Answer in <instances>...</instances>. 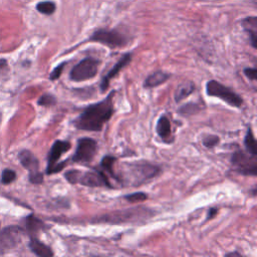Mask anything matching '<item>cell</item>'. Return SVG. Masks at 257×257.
<instances>
[{
  "label": "cell",
  "mask_w": 257,
  "mask_h": 257,
  "mask_svg": "<svg viewBox=\"0 0 257 257\" xmlns=\"http://www.w3.org/2000/svg\"><path fill=\"white\" fill-rule=\"evenodd\" d=\"M115 94L116 92L112 91L105 100L89 106L73 121V126L82 131L101 132L113 113Z\"/></svg>",
  "instance_id": "obj_1"
},
{
  "label": "cell",
  "mask_w": 257,
  "mask_h": 257,
  "mask_svg": "<svg viewBox=\"0 0 257 257\" xmlns=\"http://www.w3.org/2000/svg\"><path fill=\"white\" fill-rule=\"evenodd\" d=\"M160 172V167L149 162L129 163L123 169L119 181L133 187H139L158 176Z\"/></svg>",
  "instance_id": "obj_2"
},
{
  "label": "cell",
  "mask_w": 257,
  "mask_h": 257,
  "mask_svg": "<svg viewBox=\"0 0 257 257\" xmlns=\"http://www.w3.org/2000/svg\"><path fill=\"white\" fill-rule=\"evenodd\" d=\"M65 178L71 184H81L89 187H108L111 188L108 177L103 171H83L70 170L65 174Z\"/></svg>",
  "instance_id": "obj_3"
},
{
  "label": "cell",
  "mask_w": 257,
  "mask_h": 257,
  "mask_svg": "<svg viewBox=\"0 0 257 257\" xmlns=\"http://www.w3.org/2000/svg\"><path fill=\"white\" fill-rule=\"evenodd\" d=\"M206 94L210 97H215L233 108H240L243 105L242 98L230 88L217 80H209L206 83Z\"/></svg>",
  "instance_id": "obj_4"
},
{
  "label": "cell",
  "mask_w": 257,
  "mask_h": 257,
  "mask_svg": "<svg viewBox=\"0 0 257 257\" xmlns=\"http://www.w3.org/2000/svg\"><path fill=\"white\" fill-rule=\"evenodd\" d=\"M153 214L152 211L147 210L146 208H132L124 211L112 212L107 215L102 216L101 218L97 219V222H106V223H128V222H135L140 221L142 219H145L146 217L149 218Z\"/></svg>",
  "instance_id": "obj_5"
},
{
  "label": "cell",
  "mask_w": 257,
  "mask_h": 257,
  "mask_svg": "<svg viewBox=\"0 0 257 257\" xmlns=\"http://www.w3.org/2000/svg\"><path fill=\"white\" fill-rule=\"evenodd\" d=\"M72 148L71 143L68 141L58 140L53 143V145L48 153L47 157V167H46V174H56L60 173L63 169L67 166V162L60 163L61 157L67 153Z\"/></svg>",
  "instance_id": "obj_6"
},
{
  "label": "cell",
  "mask_w": 257,
  "mask_h": 257,
  "mask_svg": "<svg viewBox=\"0 0 257 257\" xmlns=\"http://www.w3.org/2000/svg\"><path fill=\"white\" fill-rule=\"evenodd\" d=\"M231 164L233 170L238 174L244 176H257V158L249 153L242 151L236 152L232 155Z\"/></svg>",
  "instance_id": "obj_7"
},
{
  "label": "cell",
  "mask_w": 257,
  "mask_h": 257,
  "mask_svg": "<svg viewBox=\"0 0 257 257\" xmlns=\"http://www.w3.org/2000/svg\"><path fill=\"white\" fill-rule=\"evenodd\" d=\"M99 67V60L94 58H85L73 68L70 73V78L73 81H83L91 79L97 75Z\"/></svg>",
  "instance_id": "obj_8"
},
{
  "label": "cell",
  "mask_w": 257,
  "mask_h": 257,
  "mask_svg": "<svg viewBox=\"0 0 257 257\" xmlns=\"http://www.w3.org/2000/svg\"><path fill=\"white\" fill-rule=\"evenodd\" d=\"M91 41L99 42L110 48H120L128 44V37L116 30H99L90 38Z\"/></svg>",
  "instance_id": "obj_9"
},
{
  "label": "cell",
  "mask_w": 257,
  "mask_h": 257,
  "mask_svg": "<svg viewBox=\"0 0 257 257\" xmlns=\"http://www.w3.org/2000/svg\"><path fill=\"white\" fill-rule=\"evenodd\" d=\"M98 144L94 139L82 138L77 141L74 155L72 157L73 163L88 164L92 162L97 154Z\"/></svg>",
  "instance_id": "obj_10"
},
{
  "label": "cell",
  "mask_w": 257,
  "mask_h": 257,
  "mask_svg": "<svg viewBox=\"0 0 257 257\" xmlns=\"http://www.w3.org/2000/svg\"><path fill=\"white\" fill-rule=\"evenodd\" d=\"M18 159L21 165L30 171V181L33 184H41L43 182V175L39 172V162L37 158L27 150H22L18 154Z\"/></svg>",
  "instance_id": "obj_11"
},
{
  "label": "cell",
  "mask_w": 257,
  "mask_h": 257,
  "mask_svg": "<svg viewBox=\"0 0 257 257\" xmlns=\"http://www.w3.org/2000/svg\"><path fill=\"white\" fill-rule=\"evenodd\" d=\"M23 235V230L18 226H10L0 232V254H4L16 247Z\"/></svg>",
  "instance_id": "obj_12"
},
{
  "label": "cell",
  "mask_w": 257,
  "mask_h": 257,
  "mask_svg": "<svg viewBox=\"0 0 257 257\" xmlns=\"http://www.w3.org/2000/svg\"><path fill=\"white\" fill-rule=\"evenodd\" d=\"M131 61H132V54L130 52L126 53L122 56V59L115 66H113V68L103 77V79L101 81V92L102 93H105L108 90L110 79L116 77L121 73V71L131 63Z\"/></svg>",
  "instance_id": "obj_13"
},
{
  "label": "cell",
  "mask_w": 257,
  "mask_h": 257,
  "mask_svg": "<svg viewBox=\"0 0 257 257\" xmlns=\"http://www.w3.org/2000/svg\"><path fill=\"white\" fill-rule=\"evenodd\" d=\"M156 132H157L158 136L161 138V140L164 143H166V144H171V143L174 141V137L172 135V130H171L170 120L165 115L160 117V119L157 123Z\"/></svg>",
  "instance_id": "obj_14"
},
{
  "label": "cell",
  "mask_w": 257,
  "mask_h": 257,
  "mask_svg": "<svg viewBox=\"0 0 257 257\" xmlns=\"http://www.w3.org/2000/svg\"><path fill=\"white\" fill-rule=\"evenodd\" d=\"M244 31L248 34L251 45L253 48L257 47V18L255 16L247 17L242 21Z\"/></svg>",
  "instance_id": "obj_15"
},
{
  "label": "cell",
  "mask_w": 257,
  "mask_h": 257,
  "mask_svg": "<svg viewBox=\"0 0 257 257\" xmlns=\"http://www.w3.org/2000/svg\"><path fill=\"white\" fill-rule=\"evenodd\" d=\"M170 77V74L162 72V71H158L153 73L152 74H150L144 82V88L145 89H152V88H156L158 85L166 82L168 80V78Z\"/></svg>",
  "instance_id": "obj_16"
},
{
  "label": "cell",
  "mask_w": 257,
  "mask_h": 257,
  "mask_svg": "<svg viewBox=\"0 0 257 257\" xmlns=\"http://www.w3.org/2000/svg\"><path fill=\"white\" fill-rule=\"evenodd\" d=\"M30 248L36 255H37L39 257H51V256H53V252L50 249V247H48L44 243L40 242L36 237H32V239L30 241Z\"/></svg>",
  "instance_id": "obj_17"
},
{
  "label": "cell",
  "mask_w": 257,
  "mask_h": 257,
  "mask_svg": "<svg viewBox=\"0 0 257 257\" xmlns=\"http://www.w3.org/2000/svg\"><path fill=\"white\" fill-rule=\"evenodd\" d=\"M195 90V83L191 80H187L178 85L176 94H175V102L180 103L187 97H189Z\"/></svg>",
  "instance_id": "obj_18"
},
{
  "label": "cell",
  "mask_w": 257,
  "mask_h": 257,
  "mask_svg": "<svg viewBox=\"0 0 257 257\" xmlns=\"http://www.w3.org/2000/svg\"><path fill=\"white\" fill-rule=\"evenodd\" d=\"M25 225H26V230L31 234H36L43 229H45V224L36 217L35 215L27 216L25 219Z\"/></svg>",
  "instance_id": "obj_19"
},
{
  "label": "cell",
  "mask_w": 257,
  "mask_h": 257,
  "mask_svg": "<svg viewBox=\"0 0 257 257\" xmlns=\"http://www.w3.org/2000/svg\"><path fill=\"white\" fill-rule=\"evenodd\" d=\"M244 145H245V148L247 150V153H249L253 156H257V149H256L257 143H256V140L254 138L253 132L250 128L247 130V133L245 135Z\"/></svg>",
  "instance_id": "obj_20"
},
{
  "label": "cell",
  "mask_w": 257,
  "mask_h": 257,
  "mask_svg": "<svg viewBox=\"0 0 257 257\" xmlns=\"http://www.w3.org/2000/svg\"><path fill=\"white\" fill-rule=\"evenodd\" d=\"M117 159L112 156H106L103 158L102 162H101V167L103 169V171H107L109 172L113 178L118 180V176L113 172V164L116 163Z\"/></svg>",
  "instance_id": "obj_21"
},
{
  "label": "cell",
  "mask_w": 257,
  "mask_h": 257,
  "mask_svg": "<svg viewBox=\"0 0 257 257\" xmlns=\"http://www.w3.org/2000/svg\"><path fill=\"white\" fill-rule=\"evenodd\" d=\"M200 110H201V106H200V104L188 103V104L182 106L179 109L178 112L182 116H191V115H193V113H196Z\"/></svg>",
  "instance_id": "obj_22"
},
{
  "label": "cell",
  "mask_w": 257,
  "mask_h": 257,
  "mask_svg": "<svg viewBox=\"0 0 257 257\" xmlns=\"http://www.w3.org/2000/svg\"><path fill=\"white\" fill-rule=\"evenodd\" d=\"M37 9L45 15H51L56 9V5L52 1H42L37 5Z\"/></svg>",
  "instance_id": "obj_23"
},
{
  "label": "cell",
  "mask_w": 257,
  "mask_h": 257,
  "mask_svg": "<svg viewBox=\"0 0 257 257\" xmlns=\"http://www.w3.org/2000/svg\"><path fill=\"white\" fill-rule=\"evenodd\" d=\"M124 198L131 203H136V202L145 201V200L148 199V195L144 192H137L130 195H126Z\"/></svg>",
  "instance_id": "obj_24"
},
{
  "label": "cell",
  "mask_w": 257,
  "mask_h": 257,
  "mask_svg": "<svg viewBox=\"0 0 257 257\" xmlns=\"http://www.w3.org/2000/svg\"><path fill=\"white\" fill-rule=\"evenodd\" d=\"M15 179H16V173L14 172L13 170L5 169L2 172V175H1V182H2V184L8 185V184L12 183Z\"/></svg>",
  "instance_id": "obj_25"
},
{
  "label": "cell",
  "mask_w": 257,
  "mask_h": 257,
  "mask_svg": "<svg viewBox=\"0 0 257 257\" xmlns=\"http://www.w3.org/2000/svg\"><path fill=\"white\" fill-rule=\"evenodd\" d=\"M219 142H220V138L215 135L206 136L205 138H203V141H202L203 145L206 148H214L219 144Z\"/></svg>",
  "instance_id": "obj_26"
},
{
  "label": "cell",
  "mask_w": 257,
  "mask_h": 257,
  "mask_svg": "<svg viewBox=\"0 0 257 257\" xmlns=\"http://www.w3.org/2000/svg\"><path fill=\"white\" fill-rule=\"evenodd\" d=\"M56 103V99L51 95H43L38 100V105L42 107H51Z\"/></svg>",
  "instance_id": "obj_27"
},
{
  "label": "cell",
  "mask_w": 257,
  "mask_h": 257,
  "mask_svg": "<svg viewBox=\"0 0 257 257\" xmlns=\"http://www.w3.org/2000/svg\"><path fill=\"white\" fill-rule=\"evenodd\" d=\"M66 65H67L66 63H63V64H61L60 66L56 67V68L51 72V73H50V75H49L50 80H55V79L60 78V76L62 75V73H63V72H64V69L66 68Z\"/></svg>",
  "instance_id": "obj_28"
},
{
  "label": "cell",
  "mask_w": 257,
  "mask_h": 257,
  "mask_svg": "<svg viewBox=\"0 0 257 257\" xmlns=\"http://www.w3.org/2000/svg\"><path fill=\"white\" fill-rule=\"evenodd\" d=\"M244 74L250 79V80H256V75H257V70L255 68H247L244 70Z\"/></svg>",
  "instance_id": "obj_29"
},
{
  "label": "cell",
  "mask_w": 257,
  "mask_h": 257,
  "mask_svg": "<svg viewBox=\"0 0 257 257\" xmlns=\"http://www.w3.org/2000/svg\"><path fill=\"white\" fill-rule=\"evenodd\" d=\"M217 212H218V209H216V208H211V209H209V214H208V219H211V218H213L216 214H217Z\"/></svg>",
  "instance_id": "obj_30"
},
{
  "label": "cell",
  "mask_w": 257,
  "mask_h": 257,
  "mask_svg": "<svg viewBox=\"0 0 257 257\" xmlns=\"http://www.w3.org/2000/svg\"><path fill=\"white\" fill-rule=\"evenodd\" d=\"M7 67V62L3 59H0V71L4 70V68Z\"/></svg>",
  "instance_id": "obj_31"
},
{
  "label": "cell",
  "mask_w": 257,
  "mask_h": 257,
  "mask_svg": "<svg viewBox=\"0 0 257 257\" xmlns=\"http://www.w3.org/2000/svg\"><path fill=\"white\" fill-rule=\"evenodd\" d=\"M241 254L240 253H237V252H232V253H228L226 254V256H240Z\"/></svg>",
  "instance_id": "obj_32"
},
{
  "label": "cell",
  "mask_w": 257,
  "mask_h": 257,
  "mask_svg": "<svg viewBox=\"0 0 257 257\" xmlns=\"http://www.w3.org/2000/svg\"><path fill=\"white\" fill-rule=\"evenodd\" d=\"M1 117H2L1 113H0V123H1Z\"/></svg>",
  "instance_id": "obj_33"
}]
</instances>
